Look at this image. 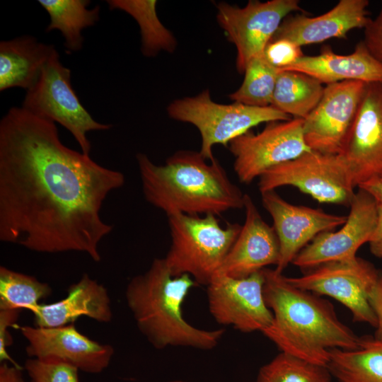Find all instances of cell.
Listing matches in <instances>:
<instances>
[{
    "label": "cell",
    "instance_id": "8d00e7d4",
    "mask_svg": "<svg viewBox=\"0 0 382 382\" xmlns=\"http://www.w3.org/2000/svg\"><path fill=\"white\" fill-rule=\"evenodd\" d=\"M361 188L368 192L378 206H382V177H377L360 185Z\"/></svg>",
    "mask_w": 382,
    "mask_h": 382
},
{
    "label": "cell",
    "instance_id": "d590c367",
    "mask_svg": "<svg viewBox=\"0 0 382 382\" xmlns=\"http://www.w3.org/2000/svg\"><path fill=\"white\" fill-rule=\"evenodd\" d=\"M0 382H24L22 369L19 366L3 362L0 366Z\"/></svg>",
    "mask_w": 382,
    "mask_h": 382
},
{
    "label": "cell",
    "instance_id": "d6a6232c",
    "mask_svg": "<svg viewBox=\"0 0 382 382\" xmlns=\"http://www.w3.org/2000/svg\"><path fill=\"white\" fill-rule=\"evenodd\" d=\"M21 311L20 309L0 310V360L2 362L8 360L16 366L18 365L13 361L6 350L12 341L7 329L14 326Z\"/></svg>",
    "mask_w": 382,
    "mask_h": 382
},
{
    "label": "cell",
    "instance_id": "44dd1931",
    "mask_svg": "<svg viewBox=\"0 0 382 382\" xmlns=\"http://www.w3.org/2000/svg\"><path fill=\"white\" fill-rule=\"evenodd\" d=\"M281 71L301 72L327 85L344 81L382 83V64L370 54L363 41L349 54H338L326 47L318 55H303Z\"/></svg>",
    "mask_w": 382,
    "mask_h": 382
},
{
    "label": "cell",
    "instance_id": "d4e9b609",
    "mask_svg": "<svg viewBox=\"0 0 382 382\" xmlns=\"http://www.w3.org/2000/svg\"><path fill=\"white\" fill-rule=\"evenodd\" d=\"M324 88L313 77L294 71H280L271 105L294 118L305 119L320 100Z\"/></svg>",
    "mask_w": 382,
    "mask_h": 382
},
{
    "label": "cell",
    "instance_id": "6da1fadb",
    "mask_svg": "<svg viewBox=\"0 0 382 382\" xmlns=\"http://www.w3.org/2000/svg\"><path fill=\"white\" fill-rule=\"evenodd\" d=\"M118 170L61 141L56 123L21 107L0 120V241L42 253L80 252L93 261L113 226L101 216L125 184Z\"/></svg>",
    "mask_w": 382,
    "mask_h": 382
},
{
    "label": "cell",
    "instance_id": "4316f807",
    "mask_svg": "<svg viewBox=\"0 0 382 382\" xmlns=\"http://www.w3.org/2000/svg\"><path fill=\"white\" fill-rule=\"evenodd\" d=\"M52 293L51 286L36 277L0 267V310L30 311Z\"/></svg>",
    "mask_w": 382,
    "mask_h": 382
},
{
    "label": "cell",
    "instance_id": "277c9868",
    "mask_svg": "<svg viewBox=\"0 0 382 382\" xmlns=\"http://www.w3.org/2000/svg\"><path fill=\"white\" fill-rule=\"evenodd\" d=\"M197 283L188 274L174 277L164 257L155 258L144 273L133 277L125 289V301L136 325L157 349L215 348L224 329L205 330L188 323L182 306Z\"/></svg>",
    "mask_w": 382,
    "mask_h": 382
},
{
    "label": "cell",
    "instance_id": "9a60e30c",
    "mask_svg": "<svg viewBox=\"0 0 382 382\" xmlns=\"http://www.w3.org/2000/svg\"><path fill=\"white\" fill-rule=\"evenodd\" d=\"M342 156L353 186L382 177V83H367Z\"/></svg>",
    "mask_w": 382,
    "mask_h": 382
},
{
    "label": "cell",
    "instance_id": "74e56055",
    "mask_svg": "<svg viewBox=\"0 0 382 382\" xmlns=\"http://www.w3.org/2000/svg\"><path fill=\"white\" fill-rule=\"evenodd\" d=\"M168 382H190V381H183V380H174V381H170Z\"/></svg>",
    "mask_w": 382,
    "mask_h": 382
},
{
    "label": "cell",
    "instance_id": "ffe728a7",
    "mask_svg": "<svg viewBox=\"0 0 382 382\" xmlns=\"http://www.w3.org/2000/svg\"><path fill=\"white\" fill-rule=\"evenodd\" d=\"M30 311L34 315L35 326L42 328L66 325L81 316L107 323L113 316L106 288L88 274L69 287L65 298L52 303H40Z\"/></svg>",
    "mask_w": 382,
    "mask_h": 382
},
{
    "label": "cell",
    "instance_id": "8992f818",
    "mask_svg": "<svg viewBox=\"0 0 382 382\" xmlns=\"http://www.w3.org/2000/svg\"><path fill=\"white\" fill-rule=\"evenodd\" d=\"M167 112L170 118L190 123L197 128L202 140L199 153L209 161L214 159V146L227 145L261 123L291 120L289 115L272 105L217 103L212 100L209 89L194 97L173 100L168 106Z\"/></svg>",
    "mask_w": 382,
    "mask_h": 382
},
{
    "label": "cell",
    "instance_id": "f546056e",
    "mask_svg": "<svg viewBox=\"0 0 382 382\" xmlns=\"http://www.w3.org/2000/svg\"><path fill=\"white\" fill-rule=\"evenodd\" d=\"M24 368L31 382H79V370L57 358H30Z\"/></svg>",
    "mask_w": 382,
    "mask_h": 382
},
{
    "label": "cell",
    "instance_id": "1f68e13d",
    "mask_svg": "<svg viewBox=\"0 0 382 382\" xmlns=\"http://www.w3.org/2000/svg\"><path fill=\"white\" fill-rule=\"evenodd\" d=\"M363 42L370 54L382 64V4L378 15L365 26Z\"/></svg>",
    "mask_w": 382,
    "mask_h": 382
},
{
    "label": "cell",
    "instance_id": "2e32d148",
    "mask_svg": "<svg viewBox=\"0 0 382 382\" xmlns=\"http://www.w3.org/2000/svg\"><path fill=\"white\" fill-rule=\"evenodd\" d=\"M261 197L264 208L272 218L279 240L280 255L275 270L280 273L318 235L342 226L347 217L292 204L274 190L261 193Z\"/></svg>",
    "mask_w": 382,
    "mask_h": 382
},
{
    "label": "cell",
    "instance_id": "8fae6325",
    "mask_svg": "<svg viewBox=\"0 0 382 382\" xmlns=\"http://www.w3.org/2000/svg\"><path fill=\"white\" fill-rule=\"evenodd\" d=\"M303 125L301 118L271 122L257 134L249 131L231 141L229 151L239 181L249 184L268 169L310 151Z\"/></svg>",
    "mask_w": 382,
    "mask_h": 382
},
{
    "label": "cell",
    "instance_id": "5b68a950",
    "mask_svg": "<svg viewBox=\"0 0 382 382\" xmlns=\"http://www.w3.org/2000/svg\"><path fill=\"white\" fill-rule=\"evenodd\" d=\"M171 243L164 257L174 277L190 276L207 285L219 272L241 229L239 224L221 226L217 216H168Z\"/></svg>",
    "mask_w": 382,
    "mask_h": 382
},
{
    "label": "cell",
    "instance_id": "e575fe53",
    "mask_svg": "<svg viewBox=\"0 0 382 382\" xmlns=\"http://www.w3.org/2000/svg\"><path fill=\"white\" fill-rule=\"evenodd\" d=\"M378 206V205H377ZM371 253L382 257V206H378L377 221L371 239L369 242Z\"/></svg>",
    "mask_w": 382,
    "mask_h": 382
},
{
    "label": "cell",
    "instance_id": "7a4b0ae2",
    "mask_svg": "<svg viewBox=\"0 0 382 382\" xmlns=\"http://www.w3.org/2000/svg\"><path fill=\"white\" fill-rule=\"evenodd\" d=\"M263 294L273 315L262 333L282 352L327 367L330 350L354 349L360 337L321 296L298 288L275 269H263Z\"/></svg>",
    "mask_w": 382,
    "mask_h": 382
},
{
    "label": "cell",
    "instance_id": "e0dca14e",
    "mask_svg": "<svg viewBox=\"0 0 382 382\" xmlns=\"http://www.w3.org/2000/svg\"><path fill=\"white\" fill-rule=\"evenodd\" d=\"M16 327L28 342L25 352L30 358L54 357L79 371L97 374L109 366L114 354L110 345L91 340L74 323L55 328Z\"/></svg>",
    "mask_w": 382,
    "mask_h": 382
},
{
    "label": "cell",
    "instance_id": "4dcf8cb0",
    "mask_svg": "<svg viewBox=\"0 0 382 382\" xmlns=\"http://www.w3.org/2000/svg\"><path fill=\"white\" fill-rule=\"evenodd\" d=\"M303 55L301 47L284 39H271L264 51L266 59L279 71L289 66Z\"/></svg>",
    "mask_w": 382,
    "mask_h": 382
},
{
    "label": "cell",
    "instance_id": "52a82bcc",
    "mask_svg": "<svg viewBox=\"0 0 382 382\" xmlns=\"http://www.w3.org/2000/svg\"><path fill=\"white\" fill-rule=\"evenodd\" d=\"M21 107L33 115L59 123L74 137L81 151L89 155L88 133L111 128L95 120L80 102L71 85V71L56 50L44 65L34 85L25 91Z\"/></svg>",
    "mask_w": 382,
    "mask_h": 382
},
{
    "label": "cell",
    "instance_id": "603a6c76",
    "mask_svg": "<svg viewBox=\"0 0 382 382\" xmlns=\"http://www.w3.org/2000/svg\"><path fill=\"white\" fill-rule=\"evenodd\" d=\"M327 368L338 382H382V340L366 336L356 349H332Z\"/></svg>",
    "mask_w": 382,
    "mask_h": 382
},
{
    "label": "cell",
    "instance_id": "ac0fdd59",
    "mask_svg": "<svg viewBox=\"0 0 382 382\" xmlns=\"http://www.w3.org/2000/svg\"><path fill=\"white\" fill-rule=\"evenodd\" d=\"M245 222L218 272L244 278L278 264L279 243L273 226L261 216L250 195L245 194Z\"/></svg>",
    "mask_w": 382,
    "mask_h": 382
},
{
    "label": "cell",
    "instance_id": "f1b7e54d",
    "mask_svg": "<svg viewBox=\"0 0 382 382\" xmlns=\"http://www.w3.org/2000/svg\"><path fill=\"white\" fill-rule=\"evenodd\" d=\"M326 366L281 352L262 366L255 382H331Z\"/></svg>",
    "mask_w": 382,
    "mask_h": 382
},
{
    "label": "cell",
    "instance_id": "30bf717a",
    "mask_svg": "<svg viewBox=\"0 0 382 382\" xmlns=\"http://www.w3.org/2000/svg\"><path fill=\"white\" fill-rule=\"evenodd\" d=\"M299 0H250L240 8L226 2L216 5V19L237 50L236 69L244 73L248 62L264 54L282 21L294 12L304 13Z\"/></svg>",
    "mask_w": 382,
    "mask_h": 382
},
{
    "label": "cell",
    "instance_id": "d6986e66",
    "mask_svg": "<svg viewBox=\"0 0 382 382\" xmlns=\"http://www.w3.org/2000/svg\"><path fill=\"white\" fill-rule=\"evenodd\" d=\"M369 5L368 0H340L329 11L316 17L290 14L271 39L287 40L301 47L331 38H345L349 31L364 28L369 23Z\"/></svg>",
    "mask_w": 382,
    "mask_h": 382
},
{
    "label": "cell",
    "instance_id": "83f0119b",
    "mask_svg": "<svg viewBox=\"0 0 382 382\" xmlns=\"http://www.w3.org/2000/svg\"><path fill=\"white\" fill-rule=\"evenodd\" d=\"M279 72L264 54L252 58L245 69L241 86L229 98L249 106H270Z\"/></svg>",
    "mask_w": 382,
    "mask_h": 382
},
{
    "label": "cell",
    "instance_id": "cb8c5ba5",
    "mask_svg": "<svg viewBox=\"0 0 382 382\" xmlns=\"http://www.w3.org/2000/svg\"><path fill=\"white\" fill-rule=\"evenodd\" d=\"M37 2L50 16V22L45 31L59 30L67 52L81 50L84 41L82 32L99 21L100 6L89 8L88 0H39Z\"/></svg>",
    "mask_w": 382,
    "mask_h": 382
},
{
    "label": "cell",
    "instance_id": "4fadbf2b",
    "mask_svg": "<svg viewBox=\"0 0 382 382\" xmlns=\"http://www.w3.org/2000/svg\"><path fill=\"white\" fill-rule=\"evenodd\" d=\"M366 84L344 81L324 88L318 104L303 119L304 139L312 151L342 154Z\"/></svg>",
    "mask_w": 382,
    "mask_h": 382
},
{
    "label": "cell",
    "instance_id": "9c48e42d",
    "mask_svg": "<svg viewBox=\"0 0 382 382\" xmlns=\"http://www.w3.org/2000/svg\"><path fill=\"white\" fill-rule=\"evenodd\" d=\"M380 274L371 262L356 257L321 264L299 277L286 278L298 288L333 298L349 310L355 322L376 328V318L369 295Z\"/></svg>",
    "mask_w": 382,
    "mask_h": 382
},
{
    "label": "cell",
    "instance_id": "3957f363",
    "mask_svg": "<svg viewBox=\"0 0 382 382\" xmlns=\"http://www.w3.org/2000/svg\"><path fill=\"white\" fill-rule=\"evenodd\" d=\"M146 200L168 216H219L243 209L245 194L231 181L216 159L180 150L156 165L144 154L136 156Z\"/></svg>",
    "mask_w": 382,
    "mask_h": 382
},
{
    "label": "cell",
    "instance_id": "ba28073f",
    "mask_svg": "<svg viewBox=\"0 0 382 382\" xmlns=\"http://www.w3.org/2000/svg\"><path fill=\"white\" fill-rule=\"evenodd\" d=\"M287 185L320 203L349 207L355 194L342 156L312 150L268 169L259 177L257 184L260 193Z\"/></svg>",
    "mask_w": 382,
    "mask_h": 382
},
{
    "label": "cell",
    "instance_id": "5bb4252c",
    "mask_svg": "<svg viewBox=\"0 0 382 382\" xmlns=\"http://www.w3.org/2000/svg\"><path fill=\"white\" fill-rule=\"evenodd\" d=\"M349 207L341 228L318 235L296 255L292 264L308 270L321 264L357 257L359 248L371 239L376 224L378 206L368 192L359 188Z\"/></svg>",
    "mask_w": 382,
    "mask_h": 382
},
{
    "label": "cell",
    "instance_id": "7c38bea8",
    "mask_svg": "<svg viewBox=\"0 0 382 382\" xmlns=\"http://www.w3.org/2000/svg\"><path fill=\"white\" fill-rule=\"evenodd\" d=\"M263 270L244 278L217 272L207 285L209 313L217 323L244 332H262L273 321L263 294Z\"/></svg>",
    "mask_w": 382,
    "mask_h": 382
},
{
    "label": "cell",
    "instance_id": "836d02e7",
    "mask_svg": "<svg viewBox=\"0 0 382 382\" xmlns=\"http://www.w3.org/2000/svg\"><path fill=\"white\" fill-rule=\"evenodd\" d=\"M370 305L376 318L374 337L382 340V273L369 295Z\"/></svg>",
    "mask_w": 382,
    "mask_h": 382
},
{
    "label": "cell",
    "instance_id": "484cf974",
    "mask_svg": "<svg viewBox=\"0 0 382 382\" xmlns=\"http://www.w3.org/2000/svg\"><path fill=\"white\" fill-rule=\"evenodd\" d=\"M107 3L110 9L124 11L136 20L140 28L144 55L153 57L161 50L174 51L176 41L157 16L156 1L109 0Z\"/></svg>",
    "mask_w": 382,
    "mask_h": 382
},
{
    "label": "cell",
    "instance_id": "7402d4cb",
    "mask_svg": "<svg viewBox=\"0 0 382 382\" xmlns=\"http://www.w3.org/2000/svg\"><path fill=\"white\" fill-rule=\"evenodd\" d=\"M53 45L23 35L0 42V91L30 88L56 51Z\"/></svg>",
    "mask_w": 382,
    "mask_h": 382
}]
</instances>
